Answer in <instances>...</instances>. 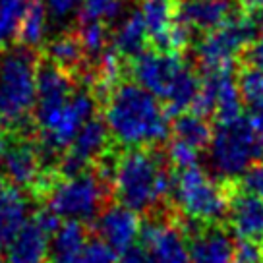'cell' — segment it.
Segmentation results:
<instances>
[{
	"instance_id": "obj_1",
	"label": "cell",
	"mask_w": 263,
	"mask_h": 263,
	"mask_svg": "<svg viewBox=\"0 0 263 263\" xmlns=\"http://www.w3.org/2000/svg\"><path fill=\"white\" fill-rule=\"evenodd\" d=\"M105 124L126 147H151L171 136V115L159 99L136 82H120L105 97Z\"/></svg>"
},
{
	"instance_id": "obj_2",
	"label": "cell",
	"mask_w": 263,
	"mask_h": 263,
	"mask_svg": "<svg viewBox=\"0 0 263 263\" xmlns=\"http://www.w3.org/2000/svg\"><path fill=\"white\" fill-rule=\"evenodd\" d=\"M110 180L118 203L136 213L161 205L171 196L173 186V176L163 155L143 147H130L118 157L110 171Z\"/></svg>"
},
{
	"instance_id": "obj_3",
	"label": "cell",
	"mask_w": 263,
	"mask_h": 263,
	"mask_svg": "<svg viewBox=\"0 0 263 263\" xmlns=\"http://www.w3.org/2000/svg\"><path fill=\"white\" fill-rule=\"evenodd\" d=\"M39 50L20 43L0 49V126L14 130L24 126L37 99Z\"/></svg>"
},
{
	"instance_id": "obj_4",
	"label": "cell",
	"mask_w": 263,
	"mask_h": 263,
	"mask_svg": "<svg viewBox=\"0 0 263 263\" xmlns=\"http://www.w3.org/2000/svg\"><path fill=\"white\" fill-rule=\"evenodd\" d=\"M209 166L221 178H238L263 159V136L248 116L217 122L207 145Z\"/></svg>"
},
{
	"instance_id": "obj_5",
	"label": "cell",
	"mask_w": 263,
	"mask_h": 263,
	"mask_svg": "<svg viewBox=\"0 0 263 263\" xmlns=\"http://www.w3.org/2000/svg\"><path fill=\"white\" fill-rule=\"evenodd\" d=\"M95 110H97V97L93 95V91L76 87L74 93L62 105L45 112H37L35 122L39 126V140H41L37 149L41 163L47 159L54 161L60 153H64V149L74 140L83 122L95 116Z\"/></svg>"
},
{
	"instance_id": "obj_6",
	"label": "cell",
	"mask_w": 263,
	"mask_h": 263,
	"mask_svg": "<svg viewBox=\"0 0 263 263\" xmlns=\"http://www.w3.org/2000/svg\"><path fill=\"white\" fill-rule=\"evenodd\" d=\"M176 207L190 222H213L224 217L229 197L209 174L199 166L182 168L171 186Z\"/></svg>"
},
{
	"instance_id": "obj_7",
	"label": "cell",
	"mask_w": 263,
	"mask_h": 263,
	"mask_svg": "<svg viewBox=\"0 0 263 263\" xmlns=\"http://www.w3.org/2000/svg\"><path fill=\"white\" fill-rule=\"evenodd\" d=\"M49 209L60 219L70 221H89L97 217L105 201V182L99 174L80 171L64 174L62 180L52 184L49 190Z\"/></svg>"
},
{
	"instance_id": "obj_8",
	"label": "cell",
	"mask_w": 263,
	"mask_h": 263,
	"mask_svg": "<svg viewBox=\"0 0 263 263\" xmlns=\"http://www.w3.org/2000/svg\"><path fill=\"white\" fill-rule=\"evenodd\" d=\"M130 70L134 82L145 87L149 93H153L161 103H164L174 83L178 82L182 72L188 68L184 54L174 52V50H157L153 47H147L136 57L128 58Z\"/></svg>"
},
{
	"instance_id": "obj_9",
	"label": "cell",
	"mask_w": 263,
	"mask_h": 263,
	"mask_svg": "<svg viewBox=\"0 0 263 263\" xmlns=\"http://www.w3.org/2000/svg\"><path fill=\"white\" fill-rule=\"evenodd\" d=\"M108 128L103 118L91 116L78 130L74 140L64 149V157L60 161V168L64 174H74L85 171L91 161H95L107 151L108 145Z\"/></svg>"
},
{
	"instance_id": "obj_10",
	"label": "cell",
	"mask_w": 263,
	"mask_h": 263,
	"mask_svg": "<svg viewBox=\"0 0 263 263\" xmlns=\"http://www.w3.org/2000/svg\"><path fill=\"white\" fill-rule=\"evenodd\" d=\"M41 157L31 141L0 136V168L8 182L29 188L41 178Z\"/></svg>"
},
{
	"instance_id": "obj_11",
	"label": "cell",
	"mask_w": 263,
	"mask_h": 263,
	"mask_svg": "<svg viewBox=\"0 0 263 263\" xmlns=\"http://www.w3.org/2000/svg\"><path fill=\"white\" fill-rule=\"evenodd\" d=\"M140 240L157 263H190L188 238L171 222L151 221L141 224Z\"/></svg>"
},
{
	"instance_id": "obj_12",
	"label": "cell",
	"mask_w": 263,
	"mask_h": 263,
	"mask_svg": "<svg viewBox=\"0 0 263 263\" xmlns=\"http://www.w3.org/2000/svg\"><path fill=\"white\" fill-rule=\"evenodd\" d=\"M140 230L141 221L138 213L122 203L107 207L97 219L99 240H103L116 255L138 242Z\"/></svg>"
},
{
	"instance_id": "obj_13",
	"label": "cell",
	"mask_w": 263,
	"mask_h": 263,
	"mask_svg": "<svg viewBox=\"0 0 263 263\" xmlns=\"http://www.w3.org/2000/svg\"><path fill=\"white\" fill-rule=\"evenodd\" d=\"M230 227L240 240L263 244V197L240 192L229 203Z\"/></svg>"
},
{
	"instance_id": "obj_14",
	"label": "cell",
	"mask_w": 263,
	"mask_h": 263,
	"mask_svg": "<svg viewBox=\"0 0 263 263\" xmlns=\"http://www.w3.org/2000/svg\"><path fill=\"white\" fill-rule=\"evenodd\" d=\"M232 12V0H178L174 17L196 33H205L224 24Z\"/></svg>"
},
{
	"instance_id": "obj_15",
	"label": "cell",
	"mask_w": 263,
	"mask_h": 263,
	"mask_svg": "<svg viewBox=\"0 0 263 263\" xmlns=\"http://www.w3.org/2000/svg\"><path fill=\"white\" fill-rule=\"evenodd\" d=\"M41 54L74 78L91 76V72H93L89 60H87V54L83 50L82 41H80L76 31H62L60 35L52 37L43 47Z\"/></svg>"
},
{
	"instance_id": "obj_16",
	"label": "cell",
	"mask_w": 263,
	"mask_h": 263,
	"mask_svg": "<svg viewBox=\"0 0 263 263\" xmlns=\"http://www.w3.org/2000/svg\"><path fill=\"white\" fill-rule=\"evenodd\" d=\"M50 234L35 219H27L14 240L6 246V263H47Z\"/></svg>"
},
{
	"instance_id": "obj_17",
	"label": "cell",
	"mask_w": 263,
	"mask_h": 263,
	"mask_svg": "<svg viewBox=\"0 0 263 263\" xmlns=\"http://www.w3.org/2000/svg\"><path fill=\"white\" fill-rule=\"evenodd\" d=\"M27 197L20 186L2 182L0 186V250L14 240L20 229L27 222Z\"/></svg>"
},
{
	"instance_id": "obj_18",
	"label": "cell",
	"mask_w": 263,
	"mask_h": 263,
	"mask_svg": "<svg viewBox=\"0 0 263 263\" xmlns=\"http://www.w3.org/2000/svg\"><path fill=\"white\" fill-rule=\"evenodd\" d=\"M87 242L89 240L82 222L66 219L50 234L47 263H78Z\"/></svg>"
},
{
	"instance_id": "obj_19",
	"label": "cell",
	"mask_w": 263,
	"mask_h": 263,
	"mask_svg": "<svg viewBox=\"0 0 263 263\" xmlns=\"http://www.w3.org/2000/svg\"><path fill=\"white\" fill-rule=\"evenodd\" d=\"M190 263H234V242L222 229H207L190 242Z\"/></svg>"
},
{
	"instance_id": "obj_20",
	"label": "cell",
	"mask_w": 263,
	"mask_h": 263,
	"mask_svg": "<svg viewBox=\"0 0 263 263\" xmlns=\"http://www.w3.org/2000/svg\"><path fill=\"white\" fill-rule=\"evenodd\" d=\"M140 14L149 35V47L166 50V33L174 22L176 0H140Z\"/></svg>"
},
{
	"instance_id": "obj_21",
	"label": "cell",
	"mask_w": 263,
	"mask_h": 263,
	"mask_svg": "<svg viewBox=\"0 0 263 263\" xmlns=\"http://www.w3.org/2000/svg\"><path fill=\"white\" fill-rule=\"evenodd\" d=\"M110 47L122 58H132L149 47V35L140 10L132 12L118 24L115 33H110Z\"/></svg>"
},
{
	"instance_id": "obj_22",
	"label": "cell",
	"mask_w": 263,
	"mask_h": 263,
	"mask_svg": "<svg viewBox=\"0 0 263 263\" xmlns=\"http://www.w3.org/2000/svg\"><path fill=\"white\" fill-rule=\"evenodd\" d=\"M171 132L176 140L190 143L192 147L203 151L211 140V126L205 120V116L197 115L194 110H184L174 115V122L171 124Z\"/></svg>"
},
{
	"instance_id": "obj_23",
	"label": "cell",
	"mask_w": 263,
	"mask_h": 263,
	"mask_svg": "<svg viewBox=\"0 0 263 263\" xmlns=\"http://www.w3.org/2000/svg\"><path fill=\"white\" fill-rule=\"evenodd\" d=\"M45 29H47V6H45V0H29L24 16H22V22L17 25L14 43L39 49V45L43 43V37H45Z\"/></svg>"
},
{
	"instance_id": "obj_24",
	"label": "cell",
	"mask_w": 263,
	"mask_h": 263,
	"mask_svg": "<svg viewBox=\"0 0 263 263\" xmlns=\"http://www.w3.org/2000/svg\"><path fill=\"white\" fill-rule=\"evenodd\" d=\"M76 33L82 41L89 64H93L110 45V29L103 22H78Z\"/></svg>"
},
{
	"instance_id": "obj_25",
	"label": "cell",
	"mask_w": 263,
	"mask_h": 263,
	"mask_svg": "<svg viewBox=\"0 0 263 263\" xmlns=\"http://www.w3.org/2000/svg\"><path fill=\"white\" fill-rule=\"evenodd\" d=\"M122 12V0H83L78 8V22H103L112 25Z\"/></svg>"
},
{
	"instance_id": "obj_26",
	"label": "cell",
	"mask_w": 263,
	"mask_h": 263,
	"mask_svg": "<svg viewBox=\"0 0 263 263\" xmlns=\"http://www.w3.org/2000/svg\"><path fill=\"white\" fill-rule=\"evenodd\" d=\"M29 0H0V49L16 39L17 25L22 22Z\"/></svg>"
},
{
	"instance_id": "obj_27",
	"label": "cell",
	"mask_w": 263,
	"mask_h": 263,
	"mask_svg": "<svg viewBox=\"0 0 263 263\" xmlns=\"http://www.w3.org/2000/svg\"><path fill=\"white\" fill-rule=\"evenodd\" d=\"M238 85L240 97L246 105H255L263 101V70L257 66L248 64L238 72Z\"/></svg>"
},
{
	"instance_id": "obj_28",
	"label": "cell",
	"mask_w": 263,
	"mask_h": 263,
	"mask_svg": "<svg viewBox=\"0 0 263 263\" xmlns=\"http://www.w3.org/2000/svg\"><path fill=\"white\" fill-rule=\"evenodd\" d=\"M166 155H168L166 157L168 163L174 164L178 171H182V168L196 166L197 159H199V149L192 147L186 141L174 138V140L171 141V145H168V153H166Z\"/></svg>"
},
{
	"instance_id": "obj_29",
	"label": "cell",
	"mask_w": 263,
	"mask_h": 263,
	"mask_svg": "<svg viewBox=\"0 0 263 263\" xmlns=\"http://www.w3.org/2000/svg\"><path fill=\"white\" fill-rule=\"evenodd\" d=\"M78 263H118V257L103 240L95 238L87 242L82 259Z\"/></svg>"
},
{
	"instance_id": "obj_30",
	"label": "cell",
	"mask_w": 263,
	"mask_h": 263,
	"mask_svg": "<svg viewBox=\"0 0 263 263\" xmlns=\"http://www.w3.org/2000/svg\"><path fill=\"white\" fill-rule=\"evenodd\" d=\"M263 248L252 240H240L238 246H234V263H261Z\"/></svg>"
},
{
	"instance_id": "obj_31",
	"label": "cell",
	"mask_w": 263,
	"mask_h": 263,
	"mask_svg": "<svg viewBox=\"0 0 263 263\" xmlns=\"http://www.w3.org/2000/svg\"><path fill=\"white\" fill-rule=\"evenodd\" d=\"M242 190L263 197V164H252L242 174Z\"/></svg>"
},
{
	"instance_id": "obj_32",
	"label": "cell",
	"mask_w": 263,
	"mask_h": 263,
	"mask_svg": "<svg viewBox=\"0 0 263 263\" xmlns=\"http://www.w3.org/2000/svg\"><path fill=\"white\" fill-rule=\"evenodd\" d=\"M118 255H120L118 263H157L155 257L151 255L147 248L143 246V244H138V242Z\"/></svg>"
},
{
	"instance_id": "obj_33",
	"label": "cell",
	"mask_w": 263,
	"mask_h": 263,
	"mask_svg": "<svg viewBox=\"0 0 263 263\" xmlns=\"http://www.w3.org/2000/svg\"><path fill=\"white\" fill-rule=\"evenodd\" d=\"M83 0H45V6L49 8V12L58 20H66L68 16H72L74 12H78L80 4Z\"/></svg>"
},
{
	"instance_id": "obj_34",
	"label": "cell",
	"mask_w": 263,
	"mask_h": 263,
	"mask_svg": "<svg viewBox=\"0 0 263 263\" xmlns=\"http://www.w3.org/2000/svg\"><path fill=\"white\" fill-rule=\"evenodd\" d=\"M244 57H246L248 64L257 66L263 70V29L259 31V37H255L254 43L244 49Z\"/></svg>"
},
{
	"instance_id": "obj_35",
	"label": "cell",
	"mask_w": 263,
	"mask_h": 263,
	"mask_svg": "<svg viewBox=\"0 0 263 263\" xmlns=\"http://www.w3.org/2000/svg\"><path fill=\"white\" fill-rule=\"evenodd\" d=\"M250 122L254 124V128L263 136V101L255 103V105H250Z\"/></svg>"
},
{
	"instance_id": "obj_36",
	"label": "cell",
	"mask_w": 263,
	"mask_h": 263,
	"mask_svg": "<svg viewBox=\"0 0 263 263\" xmlns=\"http://www.w3.org/2000/svg\"><path fill=\"white\" fill-rule=\"evenodd\" d=\"M238 2V6L244 12H261L263 10V0H236Z\"/></svg>"
},
{
	"instance_id": "obj_37",
	"label": "cell",
	"mask_w": 263,
	"mask_h": 263,
	"mask_svg": "<svg viewBox=\"0 0 263 263\" xmlns=\"http://www.w3.org/2000/svg\"><path fill=\"white\" fill-rule=\"evenodd\" d=\"M0 263H6V257H4L2 254H0Z\"/></svg>"
},
{
	"instance_id": "obj_38",
	"label": "cell",
	"mask_w": 263,
	"mask_h": 263,
	"mask_svg": "<svg viewBox=\"0 0 263 263\" xmlns=\"http://www.w3.org/2000/svg\"><path fill=\"white\" fill-rule=\"evenodd\" d=\"M261 29H263V20H261Z\"/></svg>"
},
{
	"instance_id": "obj_39",
	"label": "cell",
	"mask_w": 263,
	"mask_h": 263,
	"mask_svg": "<svg viewBox=\"0 0 263 263\" xmlns=\"http://www.w3.org/2000/svg\"><path fill=\"white\" fill-rule=\"evenodd\" d=\"M0 186H2V182H0Z\"/></svg>"
},
{
	"instance_id": "obj_40",
	"label": "cell",
	"mask_w": 263,
	"mask_h": 263,
	"mask_svg": "<svg viewBox=\"0 0 263 263\" xmlns=\"http://www.w3.org/2000/svg\"><path fill=\"white\" fill-rule=\"evenodd\" d=\"M261 263H263V259H261Z\"/></svg>"
},
{
	"instance_id": "obj_41",
	"label": "cell",
	"mask_w": 263,
	"mask_h": 263,
	"mask_svg": "<svg viewBox=\"0 0 263 263\" xmlns=\"http://www.w3.org/2000/svg\"><path fill=\"white\" fill-rule=\"evenodd\" d=\"M176 2H178V0H176Z\"/></svg>"
}]
</instances>
